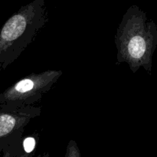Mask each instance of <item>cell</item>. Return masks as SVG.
<instances>
[{
  "label": "cell",
  "instance_id": "cell-1",
  "mask_svg": "<svg viewBox=\"0 0 157 157\" xmlns=\"http://www.w3.org/2000/svg\"><path fill=\"white\" fill-rule=\"evenodd\" d=\"M117 64L127 63L133 74L141 67L152 74L153 57L157 47V25L136 5L123 16L115 35Z\"/></svg>",
  "mask_w": 157,
  "mask_h": 157
},
{
  "label": "cell",
  "instance_id": "cell-2",
  "mask_svg": "<svg viewBox=\"0 0 157 157\" xmlns=\"http://www.w3.org/2000/svg\"><path fill=\"white\" fill-rule=\"evenodd\" d=\"M48 21L44 0L21 6L0 29V72L19 58Z\"/></svg>",
  "mask_w": 157,
  "mask_h": 157
},
{
  "label": "cell",
  "instance_id": "cell-3",
  "mask_svg": "<svg viewBox=\"0 0 157 157\" xmlns=\"http://www.w3.org/2000/svg\"><path fill=\"white\" fill-rule=\"evenodd\" d=\"M62 71L48 70L21 78L0 94V109L15 110L35 106L62 75Z\"/></svg>",
  "mask_w": 157,
  "mask_h": 157
},
{
  "label": "cell",
  "instance_id": "cell-4",
  "mask_svg": "<svg viewBox=\"0 0 157 157\" xmlns=\"http://www.w3.org/2000/svg\"><path fill=\"white\" fill-rule=\"evenodd\" d=\"M41 106L15 110L0 109V153L22 139L25 127L41 115Z\"/></svg>",
  "mask_w": 157,
  "mask_h": 157
},
{
  "label": "cell",
  "instance_id": "cell-5",
  "mask_svg": "<svg viewBox=\"0 0 157 157\" xmlns=\"http://www.w3.org/2000/svg\"><path fill=\"white\" fill-rule=\"evenodd\" d=\"M24 137L2 152V157H20L24 152Z\"/></svg>",
  "mask_w": 157,
  "mask_h": 157
},
{
  "label": "cell",
  "instance_id": "cell-6",
  "mask_svg": "<svg viewBox=\"0 0 157 157\" xmlns=\"http://www.w3.org/2000/svg\"><path fill=\"white\" fill-rule=\"evenodd\" d=\"M64 157H81L79 147L74 140H71L67 144Z\"/></svg>",
  "mask_w": 157,
  "mask_h": 157
},
{
  "label": "cell",
  "instance_id": "cell-7",
  "mask_svg": "<svg viewBox=\"0 0 157 157\" xmlns=\"http://www.w3.org/2000/svg\"><path fill=\"white\" fill-rule=\"evenodd\" d=\"M35 151H36V149L33 150H24L23 153L21 154V156L20 157H34L35 154Z\"/></svg>",
  "mask_w": 157,
  "mask_h": 157
},
{
  "label": "cell",
  "instance_id": "cell-8",
  "mask_svg": "<svg viewBox=\"0 0 157 157\" xmlns=\"http://www.w3.org/2000/svg\"><path fill=\"white\" fill-rule=\"evenodd\" d=\"M38 157H50V154H49L48 152H44V153L38 155Z\"/></svg>",
  "mask_w": 157,
  "mask_h": 157
}]
</instances>
